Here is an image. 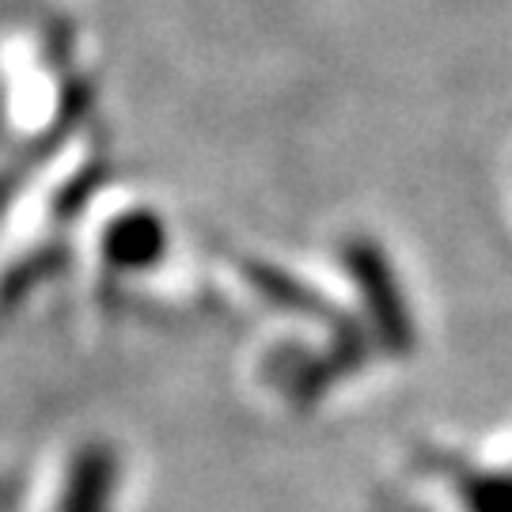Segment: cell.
<instances>
[{
    "instance_id": "1",
    "label": "cell",
    "mask_w": 512,
    "mask_h": 512,
    "mask_svg": "<svg viewBox=\"0 0 512 512\" xmlns=\"http://www.w3.org/2000/svg\"><path fill=\"white\" fill-rule=\"evenodd\" d=\"M76 482L80 486H73V494L65 497V512H103V494L110 486L107 459L88 456L76 467Z\"/></svg>"
}]
</instances>
